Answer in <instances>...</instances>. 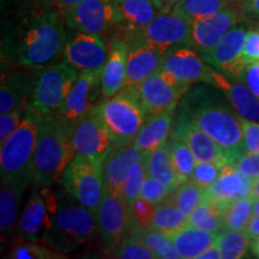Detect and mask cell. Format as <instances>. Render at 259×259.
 I'll return each instance as SVG.
<instances>
[{
  "instance_id": "cell-1",
  "label": "cell",
  "mask_w": 259,
  "mask_h": 259,
  "mask_svg": "<svg viewBox=\"0 0 259 259\" xmlns=\"http://www.w3.org/2000/svg\"><path fill=\"white\" fill-rule=\"evenodd\" d=\"M212 84H199L180 100L178 118L193 122L231 155L232 161L245 153L241 116Z\"/></svg>"
},
{
  "instance_id": "cell-2",
  "label": "cell",
  "mask_w": 259,
  "mask_h": 259,
  "mask_svg": "<svg viewBox=\"0 0 259 259\" xmlns=\"http://www.w3.org/2000/svg\"><path fill=\"white\" fill-rule=\"evenodd\" d=\"M60 14L54 9L44 10L25 22L16 40V65L40 70L64 54L67 34Z\"/></svg>"
},
{
  "instance_id": "cell-3",
  "label": "cell",
  "mask_w": 259,
  "mask_h": 259,
  "mask_svg": "<svg viewBox=\"0 0 259 259\" xmlns=\"http://www.w3.org/2000/svg\"><path fill=\"white\" fill-rule=\"evenodd\" d=\"M38 135L32 158V186L51 187L74 156L72 128L56 114H37Z\"/></svg>"
},
{
  "instance_id": "cell-4",
  "label": "cell",
  "mask_w": 259,
  "mask_h": 259,
  "mask_svg": "<svg viewBox=\"0 0 259 259\" xmlns=\"http://www.w3.org/2000/svg\"><path fill=\"white\" fill-rule=\"evenodd\" d=\"M96 108L105 122L114 148L134 144L147 119V112L136 87H125L116 95L102 99Z\"/></svg>"
},
{
  "instance_id": "cell-5",
  "label": "cell",
  "mask_w": 259,
  "mask_h": 259,
  "mask_svg": "<svg viewBox=\"0 0 259 259\" xmlns=\"http://www.w3.org/2000/svg\"><path fill=\"white\" fill-rule=\"evenodd\" d=\"M96 231V216L89 209L80 203H58L42 241L57 252L67 253L89 242Z\"/></svg>"
},
{
  "instance_id": "cell-6",
  "label": "cell",
  "mask_w": 259,
  "mask_h": 259,
  "mask_svg": "<svg viewBox=\"0 0 259 259\" xmlns=\"http://www.w3.org/2000/svg\"><path fill=\"white\" fill-rule=\"evenodd\" d=\"M37 113L27 109L18 128L2 144L0 174L3 181L30 183L32 177V158L37 143Z\"/></svg>"
},
{
  "instance_id": "cell-7",
  "label": "cell",
  "mask_w": 259,
  "mask_h": 259,
  "mask_svg": "<svg viewBox=\"0 0 259 259\" xmlns=\"http://www.w3.org/2000/svg\"><path fill=\"white\" fill-rule=\"evenodd\" d=\"M78 76V70L66 61L47 66L38 73L27 109L37 114L57 113L66 101Z\"/></svg>"
},
{
  "instance_id": "cell-8",
  "label": "cell",
  "mask_w": 259,
  "mask_h": 259,
  "mask_svg": "<svg viewBox=\"0 0 259 259\" xmlns=\"http://www.w3.org/2000/svg\"><path fill=\"white\" fill-rule=\"evenodd\" d=\"M125 31L124 40L128 47L149 44L167 53L178 47H193L192 22L171 11L157 15L144 28Z\"/></svg>"
},
{
  "instance_id": "cell-9",
  "label": "cell",
  "mask_w": 259,
  "mask_h": 259,
  "mask_svg": "<svg viewBox=\"0 0 259 259\" xmlns=\"http://www.w3.org/2000/svg\"><path fill=\"white\" fill-rule=\"evenodd\" d=\"M61 184L70 197L96 215L105 196L101 168L85 157L74 154L61 177Z\"/></svg>"
},
{
  "instance_id": "cell-10",
  "label": "cell",
  "mask_w": 259,
  "mask_h": 259,
  "mask_svg": "<svg viewBox=\"0 0 259 259\" xmlns=\"http://www.w3.org/2000/svg\"><path fill=\"white\" fill-rule=\"evenodd\" d=\"M72 144L74 153L85 157L102 169V164L114 144L97 108L83 116L72 127Z\"/></svg>"
},
{
  "instance_id": "cell-11",
  "label": "cell",
  "mask_w": 259,
  "mask_h": 259,
  "mask_svg": "<svg viewBox=\"0 0 259 259\" xmlns=\"http://www.w3.org/2000/svg\"><path fill=\"white\" fill-rule=\"evenodd\" d=\"M136 88L149 115L178 108L181 97L189 92L191 85L181 82L170 71L162 69L136 85Z\"/></svg>"
},
{
  "instance_id": "cell-12",
  "label": "cell",
  "mask_w": 259,
  "mask_h": 259,
  "mask_svg": "<svg viewBox=\"0 0 259 259\" xmlns=\"http://www.w3.org/2000/svg\"><path fill=\"white\" fill-rule=\"evenodd\" d=\"M102 70H82L58 114L71 128L99 105L102 96Z\"/></svg>"
},
{
  "instance_id": "cell-13",
  "label": "cell",
  "mask_w": 259,
  "mask_h": 259,
  "mask_svg": "<svg viewBox=\"0 0 259 259\" xmlns=\"http://www.w3.org/2000/svg\"><path fill=\"white\" fill-rule=\"evenodd\" d=\"M57 204L50 187H41V191L38 187H34L19 220V238L29 241L44 240L52 225V216Z\"/></svg>"
},
{
  "instance_id": "cell-14",
  "label": "cell",
  "mask_w": 259,
  "mask_h": 259,
  "mask_svg": "<svg viewBox=\"0 0 259 259\" xmlns=\"http://www.w3.org/2000/svg\"><path fill=\"white\" fill-rule=\"evenodd\" d=\"M247 32L245 25H234L211 51L200 56L210 66L222 71L231 78L242 79L250 65L242 59Z\"/></svg>"
},
{
  "instance_id": "cell-15",
  "label": "cell",
  "mask_w": 259,
  "mask_h": 259,
  "mask_svg": "<svg viewBox=\"0 0 259 259\" xmlns=\"http://www.w3.org/2000/svg\"><path fill=\"white\" fill-rule=\"evenodd\" d=\"M95 216L103 247L113 253L127 232V208L121 194L114 196L105 192Z\"/></svg>"
},
{
  "instance_id": "cell-16",
  "label": "cell",
  "mask_w": 259,
  "mask_h": 259,
  "mask_svg": "<svg viewBox=\"0 0 259 259\" xmlns=\"http://www.w3.org/2000/svg\"><path fill=\"white\" fill-rule=\"evenodd\" d=\"M65 17L70 30L97 35L116 24L113 0H82Z\"/></svg>"
},
{
  "instance_id": "cell-17",
  "label": "cell",
  "mask_w": 259,
  "mask_h": 259,
  "mask_svg": "<svg viewBox=\"0 0 259 259\" xmlns=\"http://www.w3.org/2000/svg\"><path fill=\"white\" fill-rule=\"evenodd\" d=\"M64 58L77 70H102L108 52L106 44L97 34L72 31V35L67 36Z\"/></svg>"
},
{
  "instance_id": "cell-18",
  "label": "cell",
  "mask_w": 259,
  "mask_h": 259,
  "mask_svg": "<svg viewBox=\"0 0 259 259\" xmlns=\"http://www.w3.org/2000/svg\"><path fill=\"white\" fill-rule=\"evenodd\" d=\"M170 136L183 139L192 150L197 162H213L221 166L233 163L231 155L215 139L193 122L177 116Z\"/></svg>"
},
{
  "instance_id": "cell-19",
  "label": "cell",
  "mask_w": 259,
  "mask_h": 259,
  "mask_svg": "<svg viewBox=\"0 0 259 259\" xmlns=\"http://www.w3.org/2000/svg\"><path fill=\"white\" fill-rule=\"evenodd\" d=\"M239 19H240V16L231 6L218 14L193 21V47H196L200 54L208 53L225 37L227 32L236 25Z\"/></svg>"
},
{
  "instance_id": "cell-20",
  "label": "cell",
  "mask_w": 259,
  "mask_h": 259,
  "mask_svg": "<svg viewBox=\"0 0 259 259\" xmlns=\"http://www.w3.org/2000/svg\"><path fill=\"white\" fill-rule=\"evenodd\" d=\"M163 69L173 72L189 85L200 82L211 84L213 69L191 47H178L168 52Z\"/></svg>"
},
{
  "instance_id": "cell-21",
  "label": "cell",
  "mask_w": 259,
  "mask_h": 259,
  "mask_svg": "<svg viewBox=\"0 0 259 259\" xmlns=\"http://www.w3.org/2000/svg\"><path fill=\"white\" fill-rule=\"evenodd\" d=\"M167 52L149 44L128 47L125 87H136L163 69Z\"/></svg>"
},
{
  "instance_id": "cell-22",
  "label": "cell",
  "mask_w": 259,
  "mask_h": 259,
  "mask_svg": "<svg viewBox=\"0 0 259 259\" xmlns=\"http://www.w3.org/2000/svg\"><path fill=\"white\" fill-rule=\"evenodd\" d=\"M144 156L135 144L124 148H114L102 164V176L105 183V192L119 196L128 176V171L135 162Z\"/></svg>"
},
{
  "instance_id": "cell-23",
  "label": "cell",
  "mask_w": 259,
  "mask_h": 259,
  "mask_svg": "<svg viewBox=\"0 0 259 259\" xmlns=\"http://www.w3.org/2000/svg\"><path fill=\"white\" fill-rule=\"evenodd\" d=\"M35 70H12L4 72L0 85V113L15 111L24 106L35 88L38 73Z\"/></svg>"
},
{
  "instance_id": "cell-24",
  "label": "cell",
  "mask_w": 259,
  "mask_h": 259,
  "mask_svg": "<svg viewBox=\"0 0 259 259\" xmlns=\"http://www.w3.org/2000/svg\"><path fill=\"white\" fill-rule=\"evenodd\" d=\"M211 84L227 97L242 119L259 122V97L246 84L228 79L225 73L215 70L212 71Z\"/></svg>"
},
{
  "instance_id": "cell-25",
  "label": "cell",
  "mask_w": 259,
  "mask_h": 259,
  "mask_svg": "<svg viewBox=\"0 0 259 259\" xmlns=\"http://www.w3.org/2000/svg\"><path fill=\"white\" fill-rule=\"evenodd\" d=\"M115 23L125 30H138L150 23L157 15L167 12L161 0H113Z\"/></svg>"
},
{
  "instance_id": "cell-26",
  "label": "cell",
  "mask_w": 259,
  "mask_h": 259,
  "mask_svg": "<svg viewBox=\"0 0 259 259\" xmlns=\"http://www.w3.org/2000/svg\"><path fill=\"white\" fill-rule=\"evenodd\" d=\"M252 180L232 163H227L222 167L218 180L206 189V197L226 204L248 198L252 192Z\"/></svg>"
},
{
  "instance_id": "cell-27",
  "label": "cell",
  "mask_w": 259,
  "mask_h": 259,
  "mask_svg": "<svg viewBox=\"0 0 259 259\" xmlns=\"http://www.w3.org/2000/svg\"><path fill=\"white\" fill-rule=\"evenodd\" d=\"M127 56L128 46L125 40L114 38L102 69V99H109L125 88Z\"/></svg>"
},
{
  "instance_id": "cell-28",
  "label": "cell",
  "mask_w": 259,
  "mask_h": 259,
  "mask_svg": "<svg viewBox=\"0 0 259 259\" xmlns=\"http://www.w3.org/2000/svg\"><path fill=\"white\" fill-rule=\"evenodd\" d=\"M176 109L147 115L141 131L138 132L134 144L142 153L149 154L167 143L176 118Z\"/></svg>"
},
{
  "instance_id": "cell-29",
  "label": "cell",
  "mask_w": 259,
  "mask_h": 259,
  "mask_svg": "<svg viewBox=\"0 0 259 259\" xmlns=\"http://www.w3.org/2000/svg\"><path fill=\"white\" fill-rule=\"evenodd\" d=\"M218 234L219 233H212L205 229L197 228V227L186 226L170 235L169 238L180 253L181 258L198 259L203 252H205L215 244Z\"/></svg>"
},
{
  "instance_id": "cell-30",
  "label": "cell",
  "mask_w": 259,
  "mask_h": 259,
  "mask_svg": "<svg viewBox=\"0 0 259 259\" xmlns=\"http://www.w3.org/2000/svg\"><path fill=\"white\" fill-rule=\"evenodd\" d=\"M29 183L3 181L0 190V229L3 239L14 233L22 196Z\"/></svg>"
},
{
  "instance_id": "cell-31",
  "label": "cell",
  "mask_w": 259,
  "mask_h": 259,
  "mask_svg": "<svg viewBox=\"0 0 259 259\" xmlns=\"http://www.w3.org/2000/svg\"><path fill=\"white\" fill-rule=\"evenodd\" d=\"M145 170L148 177H153L162 184L169 187L170 190H176L180 185V180L177 176L176 168L167 144L157 148L156 150L144 155Z\"/></svg>"
},
{
  "instance_id": "cell-32",
  "label": "cell",
  "mask_w": 259,
  "mask_h": 259,
  "mask_svg": "<svg viewBox=\"0 0 259 259\" xmlns=\"http://www.w3.org/2000/svg\"><path fill=\"white\" fill-rule=\"evenodd\" d=\"M226 203L205 196V199L187 216V226L197 227L212 233L223 231L222 211Z\"/></svg>"
},
{
  "instance_id": "cell-33",
  "label": "cell",
  "mask_w": 259,
  "mask_h": 259,
  "mask_svg": "<svg viewBox=\"0 0 259 259\" xmlns=\"http://www.w3.org/2000/svg\"><path fill=\"white\" fill-rule=\"evenodd\" d=\"M231 3L232 0H179L170 11L193 22L231 8Z\"/></svg>"
},
{
  "instance_id": "cell-34",
  "label": "cell",
  "mask_w": 259,
  "mask_h": 259,
  "mask_svg": "<svg viewBox=\"0 0 259 259\" xmlns=\"http://www.w3.org/2000/svg\"><path fill=\"white\" fill-rule=\"evenodd\" d=\"M166 144L170 153L171 161H173L174 168H176L177 176L179 178L180 183L183 184L190 180L197 161L192 150L183 139L171 137V136H169Z\"/></svg>"
},
{
  "instance_id": "cell-35",
  "label": "cell",
  "mask_w": 259,
  "mask_h": 259,
  "mask_svg": "<svg viewBox=\"0 0 259 259\" xmlns=\"http://www.w3.org/2000/svg\"><path fill=\"white\" fill-rule=\"evenodd\" d=\"M253 213V198L234 200L227 203L223 208V229L244 232Z\"/></svg>"
},
{
  "instance_id": "cell-36",
  "label": "cell",
  "mask_w": 259,
  "mask_h": 259,
  "mask_svg": "<svg viewBox=\"0 0 259 259\" xmlns=\"http://www.w3.org/2000/svg\"><path fill=\"white\" fill-rule=\"evenodd\" d=\"M206 189H203L193 181L187 180L185 183L180 184L167 200L176 205L181 212L189 216L200 203L205 199Z\"/></svg>"
},
{
  "instance_id": "cell-37",
  "label": "cell",
  "mask_w": 259,
  "mask_h": 259,
  "mask_svg": "<svg viewBox=\"0 0 259 259\" xmlns=\"http://www.w3.org/2000/svg\"><path fill=\"white\" fill-rule=\"evenodd\" d=\"M156 204L149 202L148 199L138 198L131 206L127 208V231L130 234L153 229Z\"/></svg>"
},
{
  "instance_id": "cell-38",
  "label": "cell",
  "mask_w": 259,
  "mask_h": 259,
  "mask_svg": "<svg viewBox=\"0 0 259 259\" xmlns=\"http://www.w3.org/2000/svg\"><path fill=\"white\" fill-rule=\"evenodd\" d=\"M187 226V216L169 200H164L156 206L153 229L160 231L168 236Z\"/></svg>"
},
{
  "instance_id": "cell-39",
  "label": "cell",
  "mask_w": 259,
  "mask_h": 259,
  "mask_svg": "<svg viewBox=\"0 0 259 259\" xmlns=\"http://www.w3.org/2000/svg\"><path fill=\"white\" fill-rule=\"evenodd\" d=\"M250 240L251 239L245 234V232L223 229L218 234L216 244L221 250L222 258L239 259L244 257L248 247H251Z\"/></svg>"
},
{
  "instance_id": "cell-40",
  "label": "cell",
  "mask_w": 259,
  "mask_h": 259,
  "mask_svg": "<svg viewBox=\"0 0 259 259\" xmlns=\"http://www.w3.org/2000/svg\"><path fill=\"white\" fill-rule=\"evenodd\" d=\"M135 235L139 239L143 245L155 252L158 258L162 259H180L181 255L174 246L171 239L164 233L156 229H149V231L137 233Z\"/></svg>"
},
{
  "instance_id": "cell-41",
  "label": "cell",
  "mask_w": 259,
  "mask_h": 259,
  "mask_svg": "<svg viewBox=\"0 0 259 259\" xmlns=\"http://www.w3.org/2000/svg\"><path fill=\"white\" fill-rule=\"evenodd\" d=\"M145 178H147V170H145L143 156L141 160L135 162L134 166L131 167V169L128 171V176L126 178L124 187H122L121 196L126 203V208L131 206L136 200L141 198L142 187H143Z\"/></svg>"
},
{
  "instance_id": "cell-42",
  "label": "cell",
  "mask_w": 259,
  "mask_h": 259,
  "mask_svg": "<svg viewBox=\"0 0 259 259\" xmlns=\"http://www.w3.org/2000/svg\"><path fill=\"white\" fill-rule=\"evenodd\" d=\"M113 257L121 259H157L155 252L143 245L135 235L124 236L120 245L113 252Z\"/></svg>"
},
{
  "instance_id": "cell-43",
  "label": "cell",
  "mask_w": 259,
  "mask_h": 259,
  "mask_svg": "<svg viewBox=\"0 0 259 259\" xmlns=\"http://www.w3.org/2000/svg\"><path fill=\"white\" fill-rule=\"evenodd\" d=\"M10 257L16 259H52L61 258V255H58L47 246L38 244V241L23 240L14 246Z\"/></svg>"
},
{
  "instance_id": "cell-44",
  "label": "cell",
  "mask_w": 259,
  "mask_h": 259,
  "mask_svg": "<svg viewBox=\"0 0 259 259\" xmlns=\"http://www.w3.org/2000/svg\"><path fill=\"white\" fill-rule=\"evenodd\" d=\"M222 167L221 164L213 162H197L190 180L203 189H208L218 180Z\"/></svg>"
},
{
  "instance_id": "cell-45",
  "label": "cell",
  "mask_w": 259,
  "mask_h": 259,
  "mask_svg": "<svg viewBox=\"0 0 259 259\" xmlns=\"http://www.w3.org/2000/svg\"><path fill=\"white\" fill-rule=\"evenodd\" d=\"M171 192H173V190H170L169 187L162 184L161 181H158L153 177L147 176L143 183V187H142L141 197L157 205V204L167 200Z\"/></svg>"
},
{
  "instance_id": "cell-46",
  "label": "cell",
  "mask_w": 259,
  "mask_h": 259,
  "mask_svg": "<svg viewBox=\"0 0 259 259\" xmlns=\"http://www.w3.org/2000/svg\"><path fill=\"white\" fill-rule=\"evenodd\" d=\"M24 108L25 105L18 107L12 112L4 113L0 116V143L2 144L14 134L21 125V122L23 121L24 116L27 114V111L24 113Z\"/></svg>"
},
{
  "instance_id": "cell-47",
  "label": "cell",
  "mask_w": 259,
  "mask_h": 259,
  "mask_svg": "<svg viewBox=\"0 0 259 259\" xmlns=\"http://www.w3.org/2000/svg\"><path fill=\"white\" fill-rule=\"evenodd\" d=\"M245 153L259 154V122L241 118Z\"/></svg>"
},
{
  "instance_id": "cell-48",
  "label": "cell",
  "mask_w": 259,
  "mask_h": 259,
  "mask_svg": "<svg viewBox=\"0 0 259 259\" xmlns=\"http://www.w3.org/2000/svg\"><path fill=\"white\" fill-rule=\"evenodd\" d=\"M232 164L252 179L259 177V154L244 153L236 157Z\"/></svg>"
},
{
  "instance_id": "cell-49",
  "label": "cell",
  "mask_w": 259,
  "mask_h": 259,
  "mask_svg": "<svg viewBox=\"0 0 259 259\" xmlns=\"http://www.w3.org/2000/svg\"><path fill=\"white\" fill-rule=\"evenodd\" d=\"M242 59L247 64L259 61V31L248 30L242 50Z\"/></svg>"
},
{
  "instance_id": "cell-50",
  "label": "cell",
  "mask_w": 259,
  "mask_h": 259,
  "mask_svg": "<svg viewBox=\"0 0 259 259\" xmlns=\"http://www.w3.org/2000/svg\"><path fill=\"white\" fill-rule=\"evenodd\" d=\"M242 79L246 85L259 97V61L248 65Z\"/></svg>"
},
{
  "instance_id": "cell-51",
  "label": "cell",
  "mask_w": 259,
  "mask_h": 259,
  "mask_svg": "<svg viewBox=\"0 0 259 259\" xmlns=\"http://www.w3.org/2000/svg\"><path fill=\"white\" fill-rule=\"evenodd\" d=\"M44 2L47 3L48 5L57 10V11L61 12V14L64 12L66 15L73 6H76L82 0H44Z\"/></svg>"
},
{
  "instance_id": "cell-52",
  "label": "cell",
  "mask_w": 259,
  "mask_h": 259,
  "mask_svg": "<svg viewBox=\"0 0 259 259\" xmlns=\"http://www.w3.org/2000/svg\"><path fill=\"white\" fill-rule=\"evenodd\" d=\"M242 14L250 17H259V0H242Z\"/></svg>"
},
{
  "instance_id": "cell-53",
  "label": "cell",
  "mask_w": 259,
  "mask_h": 259,
  "mask_svg": "<svg viewBox=\"0 0 259 259\" xmlns=\"http://www.w3.org/2000/svg\"><path fill=\"white\" fill-rule=\"evenodd\" d=\"M244 232H245V234L251 239V240L258 238L259 236V216H255V215L252 216V219L250 220V222H248V225H247V227H246V229Z\"/></svg>"
},
{
  "instance_id": "cell-54",
  "label": "cell",
  "mask_w": 259,
  "mask_h": 259,
  "mask_svg": "<svg viewBox=\"0 0 259 259\" xmlns=\"http://www.w3.org/2000/svg\"><path fill=\"white\" fill-rule=\"evenodd\" d=\"M220 258H222L221 250H220L219 245L215 242L211 247L208 248L205 252H203V253L199 255L198 259H220Z\"/></svg>"
},
{
  "instance_id": "cell-55",
  "label": "cell",
  "mask_w": 259,
  "mask_h": 259,
  "mask_svg": "<svg viewBox=\"0 0 259 259\" xmlns=\"http://www.w3.org/2000/svg\"><path fill=\"white\" fill-rule=\"evenodd\" d=\"M252 198H258L259 199V177L254 178L252 180V192H251Z\"/></svg>"
},
{
  "instance_id": "cell-56",
  "label": "cell",
  "mask_w": 259,
  "mask_h": 259,
  "mask_svg": "<svg viewBox=\"0 0 259 259\" xmlns=\"http://www.w3.org/2000/svg\"><path fill=\"white\" fill-rule=\"evenodd\" d=\"M251 250L253 252V254L255 257L259 258V236L258 238L253 239V241L251 242Z\"/></svg>"
},
{
  "instance_id": "cell-57",
  "label": "cell",
  "mask_w": 259,
  "mask_h": 259,
  "mask_svg": "<svg viewBox=\"0 0 259 259\" xmlns=\"http://www.w3.org/2000/svg\"><path fill=\"white\" fill-rule=\"evenodd\" d=\"M161 2L163 3L164 8H166V11L168 12V11H170L171 8H173V6L176 5L179 0H161Z\"/></svg>"
},
{
  "instance_id": "cell-58",
  "label": "cell",
  "mask_w": 259,
  "mask_h": 259,
  "mask_svg": "<svg viewBox=\"0 0 259 259\" xmlns=\"http://www.w3.org/2000/svg\"><path fill=\"white\" fill-rule=\"evenodd\" d=\"M253 213L255 216H259V199L253 198Z\"/></svg>"
},
{
  "instance_id": "cell-59",
  "label": "cell",
  "mask_w": 259,
  "mask_h": 259,
  "mask_svg": "<svg viewBox=\"0 0 259 259\" xmlns=\"http://www.w3.org/2000/svg\"><path fill=\"white\" fill-rule=\"evenodd\" d=\"M258 29H259V24H258Z\"/></svg>"
}]
</instances>
